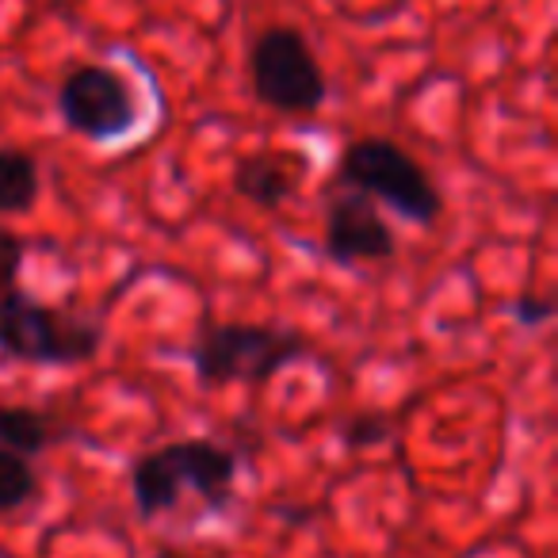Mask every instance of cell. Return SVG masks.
Returning a JSON list of instances; mask_svg holds the SVG:
<instances>
[{"instance_id":"cell-1","label":"cell","mask_w":558,"mask_h":558,"mask_svg":"<svg viewBox=\"0 0 558 558\" xmlns=\"http://www.w3.org/2000/svg\"><path fill=\"white\" fill-rule=\"evenodd\" d=\"M27 241L16 230H0V356L32 367H77L100 352L104 326L73 318L24 291Z\"/></svg>"},{"instance_id":"cell-2","label":"cell","mask_w":558,"mask_h":558,"mask_svg":"<svg viewBox=\"0 0 558 558\" xmlns=\"http://www.w3.org/2000/svg\"><path fill=\"white\" fill-rule=\"evenodd\" d=\"M303 356H311V341L295 329L264 326V322H215L195 337L192 372L207 390L233 383L264 387L271 375Z\"/></svg>"},{"instance_id":"cell-3","label":"cell","mask_w":558,"mask_h":558,"mask_svg":"<svg viewBox=\"0 0 558 558\" xmlns=\"http://www.w3.org/2000/svg\"><path fill=\"white\" fill-rule=\"evenodd\" d=\"M337 180L349 192L387 203L390 210H398L413 226H433L440 218L444 203L425 165L410 149H402L390 138H379V134H367V138L344 146L341 161H337Z\"/></svg>"},{"instance_id":"cell-4","label":"cell","mask_w":558,"mask_h":558,"mask_svg":"<svg viewBox=\"0 0 558 558\" xmlns=\"http://www.w3.org/2000/svg\"><path fill=\"white\" fill-rule=\"evenodd\" d=\"M248 93L276 116H314L326 104V70L303 32L268 27L256 35L248 50Z\"/></svg>"},{"instance_id":"cell-5","label":"cell","mask_w":558,"mask_h":558,"mask_svg":"<svg viewBox=\"0 0 558 558\" xmlns=\"http://www.w3.org/2000/svg\"><path fill=\"white\" fill-rule=\"evenodd\" d=\"M58 116L65 131L88 142H116L138 126V96L131 81L111 65L88 62L62 77L58 88Z\"/></svg>"},{"instance_id":"cell-6","label":"cell","mask_w":558,"mask_h":558,"mask_svg":"<svg viewBox=\"0 0 558 558\" xmlns=\"http://www.w3.org/2000/svg\"><path fill=\"white\" fill-rule=\"evenodd\" d=\"M326 253L333 264H379L398 253L395 226L383 218L375 199L360 192H341L329 199L326 210Z\"/></svg>"},{"instance_id":"cell-7","label":"cell","mask_w":558,"mask_h":558,"mask_svg":"<svg viewBox=\"0 0 558 558\" xmlns=\"http://www.w3.org/2000/svg\"><path fill=\"white\" fill-rule=\"evenodd\" d=\"M131 494L134 509L142 520H154L172 512L187 494V474H184V456H180V440L149 448L146 456L134 459L131 466Z\"/></svg>"},{"instance_id":"cell-8","label":"cell","mask_w":558,"mask_h":558,"mask_svg":"<svg viewBox=\"0 0 558 558\" xmlns=\"http://www.w3.org/2000/svg\"><path fill=\"white\" fill-rule=\"evenodd\" d=\"M180 451H184L187 489L207 509H226L233 501V489H238V456L226 444L203 440V436L180 440Z\"/></svg>"},{"instance_id":"cell-9","label":"cell","mask_w":558,"mask_h":558,"mask_svg":"<svg viewBox=\"0 0 558 558\" xmlns=\"http://www.w3.org/2000/svg\"><path fill=\"white\" fill-rule=\"evenodd\" d=\"M295 184H299V177H295V169H291V157L271 154V149L241 157L238 169H233V192L260 210H271L283 199H291Z\"/></svg>"},{"instance_id":"cell-10","label":"cell","mask_w":558,"mask_h":558,"mask_svg":"<svg viewBox=\"0 0 558 558\" xmlns=\"http://www.w3.org/2000/svg\"><path fill=\"white\" fill-rule=\"evenodd\" d=\"M62 440V428L54 417L32 410V405H9L0 402V448L20 451V456H39Z\"/></svg>"},{"instance_id":"cell-11","label":"cell","mask_w":558,"mask_h":558,"mask_svg":"<svg viewBox=\"0 0 558 558\" xmlns=\"http://www.w3.org/2000/svg\"><path fill=\"white\" fill-rule=\"evenodd\" d=\"M39 165L24 149H0V215H27L39 203Z\"/></svg>"},{"instance_id":"cell-12","label":"cell","mask_w":558,"mask_h":558,"mask_svg":"<svg viewBox=\"0 0 558 558\" xmlns=\"http://www.w3.org/2000/svg\"><path fill=\"white\" fill-rule=\"evenodd\" d=\"M35 494H39V474H35L32 459L0 448V512L24 509Z\"/></svg>"},{"instance_id":"cell-13","label":"cell","mask_w":558,"mask_h":558,"mask_svg":"<svg viewBox=\"0 0 558 558\" xmlns=\"http://www.w3.org/2000/svg\"><path fill=\"white\" fill-rule=\"evenodd\" d=\"M512 314H517V322H524L527 329H535V326H547V322L555 318V306H550L547 299L520 295L517 303H512Z\"/></svg>"},{"instance_id":"cell-14","label":"cell","mask_w":558,"mask_h":558,"mask_svg":"<svg viewBox=\"0 0 558 558\" xmlns=\"http://www.w3.org/2000/svg\"><path fill=\"white\" fill-rule=\"evenodd\" d=\"M383 436L379 421H356V425L344 428V440L352 444V448H364V444H375Z\"/></svg>"},{"instance_id":"cell-15","label":"cell","mask_w":558,"mask_h":558,"mask_svg":"<svg viewBox=\"0 0 558 558\" xmlns=\"http://www.w3.org/2000/svg\"><path fill=\"white\" fill-rule=\"evenodd\" d=\"M157 558H184V555H177V550L165 547V550H157Z\"/></svg>"}]
</instances>
